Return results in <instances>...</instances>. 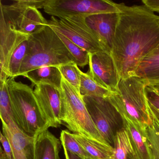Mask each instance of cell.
Wrapping results in <instances>:
<instances>
[{"mask_svg":"<svg viewBox=\"0 0 159 159\" xmlns=\"http://www.w3.org/2000/svg\"><path fill=\"white\" fill-rule=\"evenodd\" d=\"M118 7L110 55L121 80L136 76L141 62L159 48V16L143 4Z\"/></svg>","mask_w":159,"mask_h":159,"instance_id":"1","label":"cell"},{"mask_svg":"<svg viewBox=\"0 0 159 159\" xmlns=\"http://www.w3.org/2000/svg\"><path fill=\"white\" fill-rule=\"evenodd\" d=\"M72 63H75L74 59L65 43L51 27L46 25L30 36L18 76L25 77L30 71L42 67H58Z\"/></svg>","mask_w":159,"mask_h":159,"instance_id":"2","label":"cell"},{"mask_svg":"<svg viewBox=\"0 0 159 159\" xmlns=\"http://www.w3.org/2000/svg\"><path fill=\"white\" fill-rule=\"evenodd\" d=\"M7 84L14 121L23 132L37 138L51 127L31 87L21 82L16 81L14 77L8 79Z\"/></svg>","mask_w":159,"mask_h":159,"instance_id":"3","label":"cell"},{"mask_svg":"<svg viewBox=\"0 0 159 159\" xmlns=\"http://www.w3.org/2000/svg\"><path fill=\"white\" fill-rule=\"evenodd\" d=\"M148 85V81L138 76L121 80L117 90L107 99L121 116L127 117L144 129L152 122L145 95V88Z\"/></svg>","mask_w":159,"mask_h":159,"instance_id":"4","label":"cell"},{"mask_svg":"<svg viewBox=\"0 0 159 159\" xmlns=\"http://www.w3.org/2000/svg\"><path fill=\"white\" fill-rule=\"evenodd\" d=\"M60 91L62 101V120L68 129L73 134L108 145L91 119L80 92L63 77Z\"/></svg>","mask_w":159,"mask_h":159,"instance_id":"5","label":"cell"},{"mask_svg":"<svg viewBox=\"0 0 159 159\" xmlns=\"http://www.w3.org/2000/svg\"><path fill=\"white\" fill-rule=\"evenodd\" d=\"M47 0H17L10 4L0 1V16L18 31L30 35L48 25L39 9H43Z\"/></svg>","mask_w":159,"mask_h":159,"instance_id":"6","label":"cell"},{"mask_svg":"<svg viewBox=\"0 0 159 159\" xmlns=\"http://www.w3.org/2000/svg\"><path fill=\"white\" fill-rule=\"evenodd\" d=\"M86 17L72 16L58 18L51 16L48 20V25L88 53L106 52L110 54L100 38L87 25Z\"/></svg>","mask_w":159,"mask_h":159,"instance_id":"7","label":"cell"},{"mask_svg":"<svg viewBox=\"0 0 159 159\" xmlns=\"http://www.w3.org/2000/svg\"><path fill=\"white\" fill-rule=\"evenodd\" d=\"M86 108L96 127L104 140L114 148L116 133L124 127L122 118L106 98L83 97Z\"/></svg>","mask_w":159,"mask_h":159,"instance_id":"8","label":"cell"},{"mask_svg":"<svg viewBox=\"0 0 159 159\" xmlns=\"http://www.w3.org/2000/svg\"><path fill=\"white\" fill-rule=\"evenodd\" d=\"M43 9L58 18L119 12L118 3L110 0H47Z\"/></svg>","mask_w":159,"mask_h":159,"instance_id":"9","label":"cell"},{"mask_svg":"<svg viewBox=\"0 0 159 159\" xmlns=\"http://www.w3.org/2000/svg\"><path fill=\"white\" fill-rule=\"evenodd\" d=\"M88 65V71L97 83L111 92L117 90L120 80L110 54L106 52L89 53Z\"/></svg>","mask_w":159,"mask_h":159,"instance_id":"10","label":"cell"},{"mask_svg":"<svg viewBox=\"0 0 159 159\" xmlns=\"http://www.w3.org/2000/svg\"><path fill=\"white\" fill-rule=\"evenodd\" d=\"M34 93L51 127L57 128L60 126L63 123L60 90L48 84H39L35 85Z\"/></svg>","mask_w":159,"mask_h":159,"instance_id":"11","label":"cell"},{"mask_svg":"<svg viewBox=\"0 0 159 159\" xmlns=\"http://www.w3.org/2000/svg\"><path fill=\"white\" fill-rule=\"evenodd\" d=\"M25 34L16 29L0 16V81L7 80L10 78L9 66L12 52Z\"/></svg>","mask_w":159,"mask_h":159,"instance_id":"12","label":"cell"},{"mask_svg":"<svg viewBox=\"0 0 159 159\" xmlns=\"http://www.w3.org/2000/svg\"><path fill=\"white\" fill-rule=\"evenodd\" d=\"M2 122L3 134L8 139L12 149L13 159H35V141L32 137L24 133L14 120Z\"/></svg>","mask_w":159,"mask_h":159,"instance_id":"13","label":"cell"},{"mask_svg":"<svg viewBox=\"0 0 159 159\" xmlns=\"http://www.w3.org/2000/svg\"><path fill=\"white\" fill-rule=\"evenodd\" d=\"M118 20V12L93 15L86 17L89 27L95 32L111 53Z\"/></svg>","mask_w":159,"mask_h":159,"instance_id":"14","label":"cell"},{"mask_svg":"<svg viewBox=\"0 0 159 159\" xmlns=\"http://www.w3.org/2000/svg\"><path fill=\"white\" fill-rule=\"evenodd\" d=\"M124 127L128 133L137 159H153L146 133V129L125 116H121Z\"/></svg>","mask_w":159,"mask_h":159,"instance_id":"15","label":"cell"},{"mask_svg":"<svg viewBox=\"0 0 159 159\" xmlns=\"http://www.w3.org/2000/svg\"><path fill=\"white\" fill-rule=\"evenodd\" d=\"M61 140L48 130L39 135L35 141V159H60Z\"/></svg>","mask_w":159,"mask_h":159,"instance_id":"16","label":"cell"},{"mask_svg":"<svg viewBox=\"0 0 159 159\" xmlns=\"http://www.w3.org/2000/svg\"><path fill=\"white\" fill-rule=\"evenodd\" d=\"M32 83L33 86L39 84L51 85L60 90L63 76L57 67L43 66L30 71L25 76Z\"/></svg>","mask_w":159,"mask_h":159,"instance_id":"17","label":"cell"},{"mask_svg":"<svg viewBox=\"0 0 159 159\" xmlns=\"http://www.w3.org/2000/svg\"><path fill=\"white\" fill-rule=\"evenodd\" d=\"M82 147L93 159H108L114 154V148L107 144L90 139L78 134H73Z\"/></svg>","mask_w":159,"mask_h":159,"instance_id":"18","label":"cell"},{"mask_svg":"<svg viewBox=\"0 0 159 159\" xmlns=\"http://www.w3.org/2000/svg\"><path fill=\"white\" fill-rule=\"evenodd\" d=\"M136 76L148 81L149 85L159 84V48L141 62Z\"/></svg>","mask_w":159,"mask_h":159,"instance_id":"19","label":"cell"},{"mask_svg":"<svg viewBox=\"0 0 159 159\" xmlns=\"http://www.w3.org/2000/svg\"><path fill=\"white\" fill-rule=\"evenodd\" d=\"M114 159H137L130 141V138L124 127L118 131L114 141Z\"/></svg>","mask_w":159,"mask_h":159,"instance_id":"20","label":"cell"},{"mask_svg":"<svg viewBox=\"0 0 159 159\" xmlns=\"http://www.w3.org/2000/svg\"><path fill=\"white\" fill-rule=\"evenodd\" d=\"M80 79V92L82 97H98L107 99L112 93L108 89L97 83L88 71L86 73L81 71Z\"/></svg>","mask_w":159,"mask_h":159,"instance_id":"21","label":"cell"},{"mask_svg":"<svg viewBox=\"0 0 159 159\" xmlns=\"http://www.w3.org/2000/svg\"><path fill=\"white\" fill-rule=\"evenodd\" d=\"M30 35L25 36L18 43L13 52L10 60V78L18 77L23 60L26 54Z\"/></svg>","mask_w":159,"mask_h":159,"instance_id":"22","label":"cell"},{"mask_svg":"<svg viewBox=\"0 0 159 159\" xmlns=\"http://www.w3.org/2000/svg\"><path fill=\"white\" fill-rule=\"evenodd\" d=\"M60 140L63 148L73 152L82 159H93L67 130H63L60 134Z\"/></svg>","mask_w":159,"mask_h":159,"instance_id":"23","label":"cell"},{"mask_svg":"<svg viewBox=\"0 0 159 159\" xmlns=\"http://www.w3.org/2000/svg\"><path fill=\"white\" fill-rule=\"evenodd\" d=\"M55 32L65 43L66 47L73 57L75 64L78 66L84 67L89 64V53L86 51L79 47L61 33L56 31Z\"/></svg>","mask_w":159,"mask_h":159,"instance_id":"24","label":"cell"},{"mask_svg":"<svg viewBox=\"0 0 159 159\" xmlns=\"http://www.w3.org/2000/svg\"><path fill=\"white\" fill-rule=\"evenodd\" d=\"M0 117L2 121L7 123L13 120L7 80L0 81Z\"/></svg>","mask_w":159,"mask_h":159,"instance_id":"25","label":"cell"},{"mask_svg":"<svg viewBox=\"0 0 159 159\" xmlns=\"http://www.w3.org/2000/svg\"><path fill=\"white\" fill-rule=\"evenodd\" d=\"M63 78L80 92L81 70L75 63L61 65L57 67Z\"/></svg>","mask_w":159,"mask_h":159,"instance_id":"26","label":"cell"},{"mask_svg":"<svg viewBox=\"0 0 159 159\" xmlns=\"http://www.w3.org/2000/svg\"><path fill=\"white\" fill-rule=\"evenodd\" d=\"M152 115V122L146 128V135L153 159H159V123Z\"/></svg>","mask_w":159,"mask_h":159,"instance_id":"27","label":"cell"},{"mask_svg":"<svg viewBox=\"0 0 159 159\" xmlns=\"http://www.w3.org/2000/svg\"><path fill=\"white\" fill-rule=\"evenodd\" d=\"M145 95L148 102L159 110V95L148 85L145 88Z\"/></svg>","mask_w":159,"mask_h":159,"instance_id":"28","label":"cell"},{"mask_svg":"<svg viewBox=\"0 0 159 159\" xmlns=\"http://www.w3.org/2000/svg\"><path fill=\"white\" fill-rule=\"evenodd\" d=\"M0 140L2 144L4 149V152L7 155L9 159H13V157L12 149L10 141L2 133H1V139Z\"/></svg>","mask_w":159,"mask_h":159,"instance_id":"29","label":"cell"},{"mask_svg":"<svg viewBox=\"0 0 159 159\" xmlns=\"http://www.w3.org/2000/svg\"><path fill=\"white\" fill-rule=\"evenodd\" d=\"M142 2L153 12L159 13V0H142Z\"/></svg>","mask_w":159,"mask_h":159,"instance_id":"30","label":"cell"},{"mask_svg":"<svg viewBox=\"0 0 159 159\" xmlns=\"http://www.w3.org/2000/svg\"><path fill=\"white\" fill-rule=\"evenodd\" d=\"M148 107L149 108L151 114L155 117L158 122L159 123V110L157 109L156 108L154 107L153 106L150 104L148 102Z\"/></svg>","mask_w":159,"mask_h":159,"instance_id":"31","label":"cell"},{"mask_svg":"<svg viewBox=\"0 0 159 159\" xmlns=\"http://www.w3.org/2000/svg\"><path fill=\"white\" fill-rule=\"evenodd\" d=\"M63 148L64 150V153H65L66 159H82L79 157L78 155L74 154L73 152L69 151L68 150L66 149V148Z\"/></svg>","mask_w":159,"mask_h":159,"instance_id":"32","label":"cell"},{"mask_svg":"<svg viewBox=\"0 0 159 159\" xmlns=\"http://www.w3.org/2000/svg\"><path fill=\"white\" fill-rule=\"evenodd\" d=\"M151 85L152 87L153 88V90L159 95V84H153Z\"/></svg>","mask_w":159,"mask_h":159,"instance_id":"33","label":"cell"},{"mask_svg":"<svg viewBox=\"0 0 159 159\" xmlns=\"http://www.w3.org/2000/svg\"><path fill=\"white\" fill-rule=\"evenodd\" d=\"M112 159V158H110V159Z\"/></svg>","mask_w":159,"mask_h":159,"instance_id":"34","label":"cell"}]
</instances>
